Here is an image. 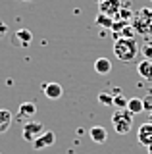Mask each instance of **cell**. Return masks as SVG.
<instances>
[{"label":"cell","instance_id":"1","mask_svg":"<svg viewBox=\"0 0 152 154\" xmlns=\"http://www.w3.org/2000/svg\"><path fill=\"white\" fill-rule=\"evenodd\" d=\"M141 52V46L137 45L135 38H117L114 42V56L117 58L123 64H129L133 62Z\"/></svg>","mask_w":152,"mask_h":154},{"label":"cell","instance_id":"2","mask_svg":"<svg viewBox=\"0 0 152 154\" xmlns=\"http://www.w3.org/2000/svg\"><path fill=\"white\" fill-rule=\"evenodd\" d=\"M131 25L135 29L137 35H152V8H141L139 12H135V16L131 19Z\"/></svg>","mask_w":152,"mask_h":154},{"label":"cell","instance_id":"3","mask_svg":"<svg viewBox=\"0 0 152 154\" xmlns=\"http://www.w3.org/2000/svg\"><path fill=\"white\" fill-rule=\"evenodd\" d=\"M112 125H114V129H116L117 135H127L133 127V114L127 108L116 110V112L112 114Z\"/></svg>","mask_w":152,"mask_h":154},{"label":"cell","instance_id":"4","mask_svg":"<svg viewBox=\"0 0 152 154\" xmlns=\"http://www.w3.org/2000/svg\"><path fill=\"white\" fill-rule=\"evenodd\" d=\"M44 125L41 122H35V119H29V122L23 123V131H21V137L25 139L27 143H33L35 139H39L42 133H44Z\"/></svg>","mask_w":152,"mask_h":154},{"label":"cell","instance_id":"5","mask_svg":"<svg viewBox=\"0 0 152 154\" xmlns=\"http://www.w3.org/2000/svg\"><path fill=\"white\" fill-rule=\"evenodd\" d=\"M121 6H123L121 0H100V2H98V12L106 14V16L116 19L117 14H120V10H121Z\"/></svg>","mask_w":152,"mask_h":154},{"label":"cell","instance_id":"6","mask_svg":"<svg viewBox=\"0 0 152 154\" xmlns=\"http://www.w3.org/2000/svg\"><path fill=\"white\" fill-rule=\"evenodd\" d=\"M137 141H139V144H142V146H146V148L152 144V123L150 122L142 123L139 127V131H137Z\"/></svg>","mask_w":152,"mask_h":154},{"label":"cell","instance_id":"7","mask_svg":"<svg viewBox=\"0 0 152 154\" xmlns=\"http://www.w3.org/2000/svg\"><path fill=\"white\" fill-rule=\"evenodd\" d=\"M42 93H44L46 98L50 100H58L62 98V94H64V87H62L60 83H42Z\"/></svg>","mask_w":152,"mask_h":154},{"label":"cell","instance_id":"8","mask_svg":"<svg viewBox=\"0 0 152 154\" xmlns=\"http://www.w3.org/2000/svg\"><path fill=\"white\" fill-rule=\"evenodd\" d=\"M54 143H56V135H54V131H44L39 139H35V141H33V148H35V150H42V148L52 146Z\"/></svg>","mask_w":152,"mask_h":154},{"label":"cell","instance_id":"9","mask_svg":"<svg viewBox=\"0 0 152 154\" xmlns=\"http://www.w3.org/2000/svg\"><path fill=\"white\" fill-rule=\"evenodd\" d=\"M35 114H37V104L35 102H23L20 106V110H17V119H21V122L25 123V122H29Z\"/></svg>","mask_w":152,"mask_h":154},{"label":"cell","instance_id":"10","mask_svg":"<svg viewBox=\"0 0 152 154\" xmlns=\"http://www.w3.org/2000/svg\"><path fill=\"white\" fill-rule=\"evenodd\" d=\"M14 123V114L6 108H0V135H4Z\"/></svg>","mask_w":152,"mask_h":154},{"label":"cell","instance_id":"11","mask_svg":"<svg viewBox=\"0 0 152 154\" xmlns=\"http://www.w3.org/2000/svg\"><path fill=\"white\" fill-rule=\"evenodd\" d=\"M89 137L93 139V143L104 144V143H106V139H108V133H106V129H104V127H100V125H94V127L89 129Z\"/></svg>","mask_w":152,"mask_h":154},{"label":"cell","instance_id":"12","mask_svg":"<svg viewBox=\"0 0 152 154\" xmlns=\"http://www.w3.org/2000/svg\"><path fill=\"white\" fill-rule=\"evenodd\" d=\"M137 73H139L142 79L152 81V60L144 58L142 62H139V64H137Z\"/></svg>","mask_w":152,"mask_h":154},{"label":"cell","instance_id":"13","mask_svg":"<svg viewBox=\"0 0 152 154\" xmlns=\"http://www.w3.org/2000/svg\"><path fill=\"white\" fill-rule=\"evenodd\" d=\"M31 41H33V35H31L29 29H20V31H16L14 42H16V45H20L21 48L29 46V45H31Z\"/></svg>","mask_w":152,"mask_h":154},{"label":"cell","instance_id":"14","mask_svg":"<svg viewBox=\"0 0 152 154\" xmlns=\"http://www.w3.org/2000/svg\"><path fill=\"white\" fill-rule=\"evenodd\" d=\"M94 71H96L98 75H108L112 71V62L108 60V58H98V60L94 62Z\"/></svg>","mask_w":152,"mask_h":154},{"label":"cell","instance_id":"15","mask_svg":"<svg viewBox=\"0 0 152 154\" xmlns=\"http://www.w3.org/2000/svg\"><path fill=\"white\" fill-rule=\"evenodd\" d=\"M127 110H129L133 116L144 112V104H142V98H139V96H135V98H129V102H127Z\"/></svg>","mask_w":152,"mask_h":154},{"label":"cell","instance_id":"16","mask_svg":"<svg viewBox=\"0 0 152 154\" xmlns=\"http://www.w3.org/2000/svg\"><path fill=\"white\" fill-rule=\"evenodd\" d=\"M114 21H116V19L110 17V16H106V14H98V16H96V25L102 27L104 31H106V29H112L114 27Z\"/></svg>","mask_w":152,"mask_h":154},{"label":"cell","instance_id":"17","mask_svg":"<svg viewBox=\"0 0 152 154\" xmlns=\"http://www.w3.org/2000/svg\"><path fill=\"white\" fill-rule=\"evenodd\" d=\"M133 16H135V14L131 12L129 4H123V6H121V10H120V14H117V19H120V21H125V23H131Z\"/></svg>","mask_w":152,"mask_h":154},{"label":"cell","instance_id":"18","mask_svg":"<svg viewBox=\"0 0 152 154\" xmlns=\"http://www.w3.org/2000/svg\"><path fill=\"white\" fill-rule=\"evenodd\" d=\"M98 102L104 104V106H114V93H110V91L98 93Z\"/></svg>","mask_w":152,"mask_h":154},{"label":"cell","instance_id":"19","mask_svg":"<svg viewBox=\"0 0 152 154\" xmlns=\"http://www.w3.org/2000/svg\"><path fill=\"white\" fill-rule=\"evenodd\" d=\"M127 102H129V100H127L121 93L114 96V108H116V110H123V108H127Z\"/></svg>","mask_w":152,"mask_h":154},{"label":"cell","instance_id":"20","mask_svg":"<svg viewBox=\"0 0 152 154\" xmlns=\"http://www.w3.org/2000/svg\"><path fill=\"white\" fill-rule=\"evenodd\" d=\"M141 52L144 58H148V60H152V42H146V45L141 46Z\"/></svg>","mask_w":152,"mask_h":154},{"label":"cell","instance_id":"21","mask_svg":"<svg viewBox=\"0 0 152 154\" xmlns=\"http://www.w3.org/2000/svg\"><path fill=\"white\" fill-rule=\"evenodd\" d=\"M142 104H144V112H152V93H148L144 96V98H142Z\"/></svg>","mask_w":152,"mask_h":154},{"label":"cell","instance_id":"22","mask_svg":"<svg viewBox=\"0 0 152 154\" xmlns=\"http://www.w3.org/2000/svg\"><path fill=\"white\" fill-rule=\"evenodd\" d=\"M6 23H0V35H6Z\"/></svg>","mask_w":152,"mask_h":154},{"label":"cell","instance_id":"23","mask_svg":"<svg viewBox=\"0 0 152 154\" xmlns=\"http://www.w3.org/2000/svg\"><path fill=\"white\" fill-rule=\"evenodd\" d=\"M148 154H152V144H150V146H148Z\"/></svg>","mask_w":152,"mask_h":154},{"label":"cell","instance_id":"24","mask_svg":"<svg viewBox=\"0 0 152 154\" xmlns=\"http://www.w3.org/2000/svg\"><path fill=\"white\" fill-rule=\"evenodd\" d=\"M148 122H150V123H152V112H150V119H148Z\"/></svg>","mask_w":152,"mask_h":154},{"label":"cell","instance_id":"25","mask_svg":"<svg viewBox=\"0 0 152 154\" xmlns=\"http://www.w3.org/2000/svg\"><path fill=\"white\" fill-rule=\"evenodd\" d=\"M21 2H31V0H21Z\"/></svg>","mask_w":152,"mask_h":154},{"label":"cell","instance_id":"26","mask_svg":"<svg viewBox=\"0 0 152 154\" xmlns=\"http://www.w3.org/2000/svg\"><path fill=\"white\" fill-rule=\"evenodd\" d=\"M98 2H100V0H96V4H98Z\"/></svg>","mask_w":152,"mask_h":154},{"label":"cell","instance_id":"27","mask_svg":"<svg viewBox=\"0 0 152 154\" xmlns=\"http://www.w3.org/2000/svg\"><path fill=\"white\" fill-rule=\"evenodd\" d=\"M150 4H152V0H150Z\"/></svg>","mask_w":152,"mask_h":154}]
</instances>
